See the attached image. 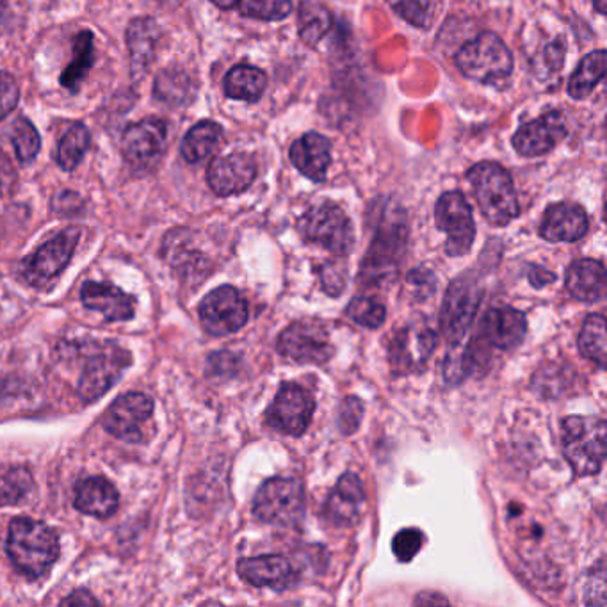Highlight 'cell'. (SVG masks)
Masks as SVG:
<instances>
[{
	"instance_id": "obj_1",
	"label": "cell",
	"mask_w": 607,
	"mask_h": 607,
	"mask_svg": "<svg viewBox=\"0 0 607 607\" xmlns=\"http://www.w3.org/2000/svg\"><path fill=\"white\" fill-rule=\"evenodd\" d=\"M8 554L25 578L40 579L60 558V538L47 524L18 517L10 526Z\"/></svg>"
},
{
	"instance_id": "obj_2",
	"label": "cell",
	"mask_w": 607,
	"mask_h": 607,
	"mask_svg": "<svg viewBox=\"0 0 607 607\" xmlns=\"http://www.w3.org/2000/svg\"><path fill=\"white\" fill-rule=\"evenodd\" d=\"M468 184L485 218L495 227H506L520 215L512 175L498 163H479L467 171Z\"/></svg>"
},
{
	"instance_id": "obj_3",
	"label": "cell",
	"mask_w": 607,
	"mask_h": 607,
	"mask_svg": "<svg viewBox=\"0 0 607 607\" xmlns=\"http://www.w3.org/2000/svg\"><path fill=\"white\" fill-rule=\"evenodd\" d=\"M606 423L597 417H568L563 421V453L573 474L595 476L606 460Z\"/></svg>"
},
{
	"instance_id": "obj_4",
	"label": "cell",
	"mask_w": 607,
	"mask_h": 607,
	"mask_svg": "<svg viewBox=\"0 0 607 607\" xmlns=\"http://www.w3.org/2000/svg\"><path fill=\"white\" fill-rule=\"evenodd\" d=\"M409 240V229L403 219L392 215L382 219L376 227L373 243L360 269V284L379 285L398 273V264L403 257Z\"/></svg>"
},
{
	"instance_id": "obj_5",
	"label": "cell",
	"mask_w": 607,
	"mask_h": 607,
	"mask_svg": "<svg viewBox=\"0 0 607 607\" xmlns=\"http://www.w3.org/2000/svg\"><path fill=\"white\" fill-rule=\"evenodd\" d=\"M456 66L467 79L493 85L513 72V55L498 35L481 33L456 54Z\"/></svg>"
},
{
	"instance_id": "obj_6",
	"label": "cell",
	"mask_w": 607,
	"mask_h": 607,
	"mask_svg": "<svg viewBox=\"0 0 607 607\" xmlns=\"http://www.w3.org/2000/svg\"><path fill=\"white\" fill-rule=\"evenodd\" d=\"M298 232L305 243L315 244L332 254L346 257L353 249V223L339 205H315L307 210L298 221Z\"/></svg>"
},
{
	"instance_id": "obj_7",
	"label": "cell",
	"mask_w": 607,
	"mask_h": 607,
	"mask_svg": "<svg viewBox=\"0 0 607 607\" xmlns=\"http://www.w3.org/2000/svg\"><path fill=\"white\" fill-rule=\"evenodd\" d=\"M254 515L262 522L294 528L305 515V488L298 479L273 478L259 488Z\"/></svg>"
},
{
	"instance_id": "obj_8",
	"label": "cell",
	"mask_w": 607,
	"mask_h": 607,
	"mask_svg": "<svg viewBox=\"0 0 607 607\" xmlns=\"http://www.w3.org/2000/svg\"><path fill=\"white\" fill-rule=\"evenodd\" d=\"M481 293L476 280L460 276L449 285L443 298L440 328L449 343V348H459L467 344L468 332L473 328L474 319L478 314Z\"/></svg>"
},
{
	"instance_id": "obj_9",
	"label": "cell",
	"mask_w": 607,
	"mask_h": 607,
	"mask_svg": "<svg viewBox=\"0 0 607 607\" xmlns=\"http://www.w3.org/2000/svg\"><path fill=\"white\" fill-rule=\"evenodd\" d=\"M276 349L296 364L323 365L334 357L328 330L319 321H298L280 334Z\"/></svg>"
},
{
	"instance_id": "obj_10",
	"label": "cell",
	"mask_w": 607,
	"mask_h": 607,
	"mask_svg": "<svg viewBox=\"0 0 607 607\" xmlns=\"http://www.w3.org/2000/svg\"><path fill=\"white\" fill-rule=\"evenodd\" d=\"M438 230L448 235L445 251L451 257L468 254L476 240V223L467 198L460 191H448L438 198L435 207Z\"/></svg>"
},
{
	"instance_id": "obj_11",
	"label": "cell",
	"mask_w": 607,
	"mask_h": 607,
	"mask_svg": "<svg viewBox=\"0 0 607 607\" xmlns=\"http://www.w3.org/2000/svg\"><path fill=\"white\" fill-rule=\"evenodd\" d=\"M248 304L240 290L223 285L205 296L199 304V319L205 332L215 337L235 334L248 323Z\"/></svg>"
},
{
	"instance_id": "obj_12",
	"label": "cell",
	"mask_w": 607,
	"mask_h": 607,
	"mask_svg": "<svg viewBox=\"0 0 607 607\" xmlns=\"http://www.w3.org/2000/svg\"><path fill=\"white\" fill-rule=\"evenodd\" d=\"M154 413V401L146 393H124L111 404L102 417L107 434L125 442L140 443L145 440V424Z\"/></svg>"
},
{
	"instance_id": "obj_13",
	"label": "cell",
	"mask_w": 607,
	"mask_h": 607,
	"mask_svg": "<svg viewBox=\"0 0 607 607\" xmlns=\"http://www.w3.org/2000/svg\"><path fill=\"white\" fill-rule=\"evenodd\" d=\"M315 401L312 393L296 384H285L276 393L273 404L266 413L269 428L280 434L299 437L309 428L314 415Z\"/></svg>"
},
{
	"instance_id": "obj_14",
	"label": "cell",
	"mask_w": 607,
	"mask_h": 607,
	"mask_svg": "<svg viewBox=\"0 0 607 607\" xmlns=\"http://www.w3.org/2000/svg\"><path fill=\"white\" fill-rule=\"evenodd\" d=\"M79 230L66 229L61 234L55 235L54 240L43 244L35 255L25 259L24 273L25 280L33 287H46L55 276H60L65 271L66 266L74 257L75 246L79 243Z\"/></svg>"
},
{
	"instance_id": "obj_15",
	"label": "cell",
	"mask_w": 607,
	"mask_h": 607,
	"mask_svg": "<svg viewBox=\"0 0 607 607\" xmlns=\"http://www.w3.org/2000/svg\"><path fill=\"white\" fill-rule=\"evenodd\" d=\"M437 346V335L428 324L412 323L398 330L390 343L389 360L398 376L418 373L424 369Z\"/></svg>"
},
{
	"instance_id": "obj_16",
	"label": "cell",
	"mask_w": 607,
	"mask_h": 607,
	"mask_svg": "<svg viewBox=\"0 0 607 607\" xmlns=\"http://www.w3.org/2000/svg\"><path fill=\"white\" fill-rule=\"evenodd\" d=\"M567 121L558 111L524 124L513 135V148L522 157H540L556 148L567 138Z\"/></svg>"
},
{
	"instance_id": "obj_17",
	"label": "cell",
	"mask_w": 607,
	"mask_h": 607,
	"mask_svg": "<svg viewBox=\"0 0 607 607\" xmlns=\"http://www.w3.org/2000/svg\"><path fill=\"white\" fill-rule=\"evenodd\" d=\"M168 141L165 121L148 118L127 127L121 135V154L132 166H145L159 159Z\"/></svg>"
},
{
	"instance_id": "obj_18",
	"label": "cell",
	"mask_w": 607,
	"mask_h": 607,
	"mask_svg": "<svg viewBox=\"0 0 607 607\" xmlns=\"http://www.w3.org/2000/svg\"><path fill=\"white\" fill-rule=\"evenodd\" d=\"M129 362V354L115 346L109 351L91 357L80 376L79 393L82 401L93 403L102 398L118 382Z\"/></svg>"
},
{
	"instance_id": "obj_19",
	"label": "cell",
	"mask_w": 607,
	"mask_h": 607,
	"mask_svg": "<svg viewBox=\"0 0 607 607\" xmlns=\"http://www.w3.org/2000/svg\"><path fill=\"white\" fill-rule=\"evenodd\" d=\"M257 163L248 154H230L212 160L207 170V182L218 196L240 195L254 184Z\"/></svg>"
},
{
	"instance_id": "obj_20",
	"label": "cell",
	"mask_w": 607,
	"mask_h": 607,
	"mask_svg": "<svg viewBox=\"0 0 607 607\" xmlns=\"http://www.w3.org/2000/svg\"><path fill=\"white\" fill-rule=\"evenodd\" d=\"M587 227L590 221L583 207L570 202H561V204L551 205L545 210L540 224V235L551 243H576L586 235Z\"/></svg>"
},
{
	"instance_id": "obj_21",
	"label": "cell",
	"mask_w": 607,
	"mask_h": 607,
	"mask_svg": "<svg viewBox=\"0 0 607 607\" xmlns=\"http://www.w3.org/2000/svg\"><path fill=\"white\" fill-rule=\"evenodd\" d=\"M237 573L251 586L273 587L276 592L296 583L293 565L289 559L279 554L241 559L237 563Z\"/></svg>"
},
{
	"instance_id": "obj_22",
	"label": "cell",
	"mask_w": 607,
	"mask_h": 607,
	"mask_svg": "<svg viewBox=\"0 0 607 607\" xmlns=\"http://www.w3.org/2000/svg\"><path fill=\"white\" fill-rule=\"evenodd\" d=\"M290 163L307 179L323 182L332 165V143L318 132H307L290 146Z\"/></svg>"
},
{
	"instance_id": "obj_23",
	"label": "cell",
	"mask_w": 607,
	"mask_h": 607,
	"mask_svg": "<svg viewBox=\"0 0 607 607\" xmlns=\"http://www.w3.org/2000/svg\"><path fill=\"white\" fill-rule=\"evenodd\" d=\"M86 309L95 310L107 321H129L134 318L135 301L113 284L86 282L80 290Z\"/></svg>"
},
{
	"instance_id": "obj_24",
	"label": "cell",
	"mask_w": 607,
	"mask_h": 607,
	"mask_svg": "<svg viewBox=\"0 0 607 607\" xmlns=\"http://www.w3.org/2000/svg\"><path fill=\"white\" fill-rule=\"evenodd\" d=\"M365 492L357 474H344L330 493L324 515L335 526H351L364 508Z\"/></svg>"
},
{
	"instance_id": "obj_25",
	"label": "cell",
	"mask_w": 607,
	"mask_h": 607,
	"mask_svg": "<svg viewBox=\"0 0 607 607\" xmlns=\"http://www.w3.org/2000/svg\"><path fill=\"white\" fill-rule=\"evenodd\" d=\"M528 334L526 315L512 307L492 309L483 319V335L493 348L513 351Z\"/></svg>"
},
{
	"instance_id": "obj_26",
	"label": "cell",
	"mask_w": 607,
	"mask_h": 607,
	"mask_svg": "<svg viewBox=\"0 0 607 607\" xmlns=\"http://www.w3.org/2000/svg\"><path fill=\"white\" fill-rule=\"evenodd\" d=\"M74 504L75 508L90 517L109 518L118 509L120 495L109 479L93 476L77 483Z\"/></svg>"
},
{
	"instance_id": "obj_27",
	"label": "cell",
	"mask_w": 607,
	"mask_h": 607,
	"mask_svg": "<svg viewBox=\"0 0 607 607\" xmlns=\"http://www.w3.org/2000/svg\"><path fill=\"white\" fill-rule=\"evenodd\" d=\"M567 289L584 304H597L606 296V268L603 262L583 259L573 262L567 271Z\"/></svg>"
},
{
	"instance_id": "obj_28",
	"label": "cell",
	"mask_w": 607,
	"mask_h": 607,
	"mask_svg": "<svg viewBox=\"0 0 607 607\" xmlns=\"http://www.w3.org/2000/svg\"><path fill=\"white\" fill-rule=\"evenodd\" d=\"M160 27L150 16H141L130 22L127 29V46L134 74L145 72L154 63L159 49Z\"/></svg>"
},
{
	"instance_id": "obj_29",
	"label": "cell",
	"mask_w": 607,
	"mask_h": 607,
	"mask_svg": "<svg viewBox=\"0 0 607 607\" xmlns=\"http://www.w3.org/2000/svg\"><path fill=\"white\" fill-rule=\"evenodd\" d=\"M268 77L264 72L251 65H237L223 80L224 95L229 99L257 102L264 95Z\"/></svg>"
},
{
	"instance_id": "obj_30",
	"label": "cell",
	"mask_w": 607,
	"mask_h": 607,
	"mask_svg": "<svg viewBox=\"0 0 607 607\" xmlns=\"http://www.w3.org/2000/svg\"><path fill=\"white\" fill-rule=\"evenodd\" d=\"M221 140H223V129L216 121H199L185 134L180 154L188 163L195 165L215 154L221 145Z\"/></svg>"
},
{
	"instance_id": "obj_31",
	"label": "cell",
	"mask_w": 607,
	"mask_h": 607,
	"mask_svg": "<svg viewBox=\"0 0 607 607\" xmlns=\"http://www.w3.org/2000/svg\"><path fill=\"white\" fill-rule=\"evenodd\" d=\"M334 25L328 8L315 0H305L298 11V33L305 46L315 47Z\"/></svg>"
},
{
	"instance_id": "obj_32",
	"label": "cell",
	"mask_w": 607,
	"mask_h": 607,
	"mask_svg": "<svg viewBox=\"0 0 607 607\" xmlns=\"http://www.w3.org/2000/svg\"><path fill=\"white\" fill-rule=\"evenodd\" d=\"M606 50H595L592 54H587L568 80V95L576 100L592 95V91L606 75Z\"/></svg>"
},
{
	"instance_id": "obj_33",
	"label": "cell",
	"mask_w": 607,
	"mask_h": 607,
	"mask_svg": "<svg viewBox=\"0 0 607 607\" xmlns=\"http://www.w3.org/2000/svg\"><path fill=\"white\" fill-rule=\"evenodd\" d=\"M95 63V46L90 30H80L74 40V60L61 75V86L68 91H77L86 75Z\"/></svg>"
},
{
	"instance_id": "obj_34",
	"label": "cell",
	"mask_w": 607,
	"mask_h": 607,
	"mask_svg": "<svg viewBox=\"0 0 607 607\" xmlns=\"http://www.w3.org/2000/svg\"><path fill=\"white\" fill-rule=\"evenodd\" d=\"M154 95L168 105H184L195 95V85L185 72L168 68L157 75Z\"/></svg>"
},
{
	"instance_id": "obj_35",
	"label": "cell",
	"mask_w": 607,
	"mask_h": 607,
	"mask_svg": "<svg viewBox=\"0 0 607 607\" xmlns=\"http://www.w3.org/2000/svg\"><path fill=\"white\" fill-rule=\"evenodd\" d=\"M578 344L584 359L592 360L600 369L606 367L607 334L606 318L603 314L587 315Z\"/></svg>"
},
{
	"instance_id": "obj_36",
	"label": "cell",
	"mask_w": 607,
	"mask_h": 607,
	"mask_svg": "<svg viewBox=\"0 0 607 607\" xmlns=\"http://www.w3.org/2000/svg\"><path fill=\"white\" fill-rule=\"evenodd\" d=\"M170 237L173 240V244H171L170 249H165L166 255H171V268L182 279H196V282H202L205 274L209 273V260L205 259L204 255L196 249L188 248V243H185V240L180 241L177 237V232H171Z\"/></svg>"
},
{
	"instance_id": "obj_37",
	"label": "cell",
	"mask_w": 607,
	"mask_h": 607,
	"mask_svg": "<svg viewBox=\"0 0 607 607\" xmlns=\"http://www.w3.org/2000/svg\"><path fill=\"white\" fill-rule=\"evenodd\" d=\"M90 148V130L82 124L72 125L57 146V163L65 171H74Z\"/></svg>"
},
{
	"instance_id": "obj_38",
	"label": "cell",
	"mask_w": 607,
	"mask_h": 607,
	"mask_svg": "<svg viewBox=\"0 0 607 607\" xmlns=\"http://www.w3.org/2000/svg\"><path fill=\"white\" fill-rule=\"evenodd\" d=\"M30 488L33 478L24 467L5 468L0 473V506L21 503Z\"/></svg>"
},
{
	"instance_id": "obj_39",
	"label": "cell",
	"mask_w": 607,
	"mask_h": 607,
	"mask_svg": "<svg viewBox=\"0 0 607 607\" xmlns=\"http://www.w3.org/2000/svg\"><path fill=\"white\" fill-rule=\"evenodd\" d=\"M11 143L15 148L16 159L24 165L35 159L41 148L40 134H38L35 125L30 124L27 118H18L13 125Z\"/></svg>"
},
{
	"instance_id": "obj_40",
	"label": "cell",
	"mask_w": 607,
	"mask_h": 607,
	"mask_svg": "<svg viewBox=\"0 0 607 607\" xmlns=\"http://www.w3.org/2000/svg\"><path fill=\"white\" fill-rule=\"evenodd\" d=\"M241 15L257 21H284L290 15L293 4L290 0H237Z\"/></svg>"
},
{
	"instance_id": "obj_41",
	"label": "cell",
	"mask_w": 607,
	"mask_h": 607,
	"mask_svg": "<svg viewBox=\"0 0 607 607\" xmlns=\"http://www.w3.org/2000/svg\"><path fill=\"white\" fill-rule=\"evenodd\" d=\"M348 315L360 326L374 330L384 324L387 312H385V307L379 304L378 299L359 296L349 304Z\"/></svg>"
},
{
	"instance_id": "obj_42",
	"label": "cell",
	"mask_w": 607,
	"mask_h": 607,
	"mask_svg": "<svg viewBox=\"0 0 607 607\" xmlns=\"http://www.w3.org/2000/svg\"><path fill=\"white\" fill-rule=\"evenodd\" d=\"M392 8L404 21L421 29H426L431 24L435 13V0H396Z\"/></svg>"
},
{
	"instance_id": "obj_43",
	"label": "cell",
	"mask_w": 607,
	"mask_h": 607,
	"mask_svg": "<svg viewBox=\"0 0 607 607\" xmlns=\"http://www.w3.org/2000/svg\"><path fill=\"white\" fill-rule=\"evenodd\" d=\"M424 534L418 531V529L410 528L399 531L396 537H393L392 548L396 558L399 561H412L415 556H417L418 551L423 547Z\"/></svg>"
},
{
	"instance_id": "obj_44",
	"label": "cell",
	"mask_w": 607,
	"mask_h": 607,
	"mask_svg": "<svg viewBox=\"0 0 607 607\" xmlns=\"http://www.w3.org/2000/svg\"><path fill=\"white\" fill-rule=\"evenodd\" d=\"M321 285L328 296H340L348 285V269L344 262H326L321 269Z\"/></svg>"
},
{
	"instance_id": "obj_45",
	"label": "cell",
	"mask_w": 607,
	"mask_h": 607,
	"mask_svg": "<svg viewBox=\"0 0 607 607\" xmlns=\"http://www.w3.org/2000/svg\"><path fill=\"white\" fill-rule=\"evenodd\" d=\"M364 403L359 398L344 399L340 404L339 428L344 435H353L364 418Z\"/></svg>"
},
{
	"instance_id": "obj_46",
	"label": "cell",
	"mask_w": 607,
	"mask_h": 607,
	"mask_svg": "<svg viewBox=\"0 0 607 607\" xmlns=\"http://www.w3.org/2000/svg\"><path fill=\"white\" fill-rule=\"evenodd\" d=\"M21 99V90L10 74H0V120L15 111Z\"/></svg>"
},
{
	"instance_id": "obj_47",
	"label": "cell",
	"mask_w": 607,
	"mask_h": 607,
	"mask_svg": "<svg viewBox=\"0 0 607 607\" xmlns=\"http://www.w3.org/2000/svg\"><path fill=\"white\" fill-rule=\"evenodd\" d=\"M409 284L412 294L417 299H426L435 293V276L428 269H413L409 274Z\"/></svg>"
},
{
	"instance_id": "obj_48",
	"label": "cell",
	"mask_w": 607,
	"mask_h": 607,
	"mask_svg": "<svg viewBox=\"0 0 607 607\" xmlns=\"http://www.w3.org/2000/svg\"><path fill=\"white\" fill-rule=\"evenodd\" d=\"M597 578L593 576L587 581L586 586V604H598V606H606V570H604L603 563H598Z\"/></svg>"
},
{
	"instance_id": "obj_49",
	"label": "cell",
	"mask_w": 607,
	"mask_h": 607,
	"mask_svg": "<svg viewBox=\"0 0 607 607\" xmlns=\"http://www.w3.org/2000/svg\"><path fill=\"white\" fill-rule=\"evenodd\" d=\"M565 52H567V47L563 46L559 40L551 43V46L545 49V52H543V63H545L551 74L561 68L563 60H565Z\"/></svg>"
},
{
	"instance_id": "obj_50",
	"label": "cell",
	"mask_w": 607,
	"mask_h": 607,
	"mask_svg": "<svg viewBox=\"0 0 607 607\" xmlns=\"http://www.w3.org/2000/svg\"><path fill=\"white\" fill-rule=\"evenodd\" d=\"M209 367L215 374L234 373L235 367H237V357L232 353H227V351L212 354L209 360Z\"/></svg>"
},
{
	"instance_id": "obj_51",
	"label": "cell",
	"mask_w": 607,
	"mask_h": 607,
	"mask_svg": "<svg viewBox=\"0 0 607 607\" xmlns=\"http://www.w3.org/2000/svg\"><path fill=\"white\" fill-rule=\"evenodd\" d=\"M80 207H82V199L70 191H63L54 202V210L61 215H74Z\"/></svg>"
},
{
	"instance_id": "obj_52",
	"label": "cell",
	"mask_w": 607,
	"mask_h": 607,
	"mask_svg": "<svg viewBox=\"0 0 607 607\" xmlns=\"http://www.w3.org/2000/svg\"><path fill=\"white\" fill-rule=\"evenodd\" d=\"M15 168L11 165V160L8 159V155L0 150V193L10 190L11 185L15 184Z\"/></svg>"
},
{
	"instance_id": "obj_53",
	"label": "cell",
	"mask_w": 607,
	"mask_h": 607,
	"mask_svg": "<svg viewBox=\"0 0 607 607\" xmlns=\"http://www.w3.org/2000/svg\"><path fill=\"white\" fill-rule=\"evenodd\" d=\"M554 273H551L548 269L542 268V266H533L531 271H529V280H531V285L537 287V289H542L547 284H553Z\"/></svg>"
},
{
	"instance_id": "obj_54",
	"label": "cell",
	"mask_w": 607,
	"mask_h": 607,
	"mask_svg": "<svg viewBox=\"0 0 607 607\" xmlns=\"http://www.w3.org/2000/svg\"><path fill=\"white\" fill-rule=\"evenodd\" d=\"M63 604H74V606H88V604H91V606H95V604H99V600L95 597H91L90 593L75 592L72 593L70 597H66Z\"/></svg>"
},
{
	"instance_id": "obj_55",
	"label": "cell",
	"mask_w": 607,
	"mask_h": 607,
	"mask_svg": "<svg viewBox=\"0 0 607 607\" xmlns=\"http://www.w3.org/2000/svg\"><path fill=\"white\" fill-rule=\"evenodd\" d=\"M449 600L445 597H440V595H428V593H423L415 598V604H448Z\"/></svg>"
},
{
	"instance_id": "obj_56",
	"label": "cell",
	"mask_w": 607,
	"mask_h": 607,
	"mask_svg": "<svg viewBox=\"0 0 607 607\" xmlns=\"http://www.w3.org/2000/svg\"><path fill=\"white\" fill-rule=\"evenodd\" d=\"M210 2H215L221 10H232L237 4V0H210Z\"/></svg>"
},
{
	"instance_id": "obj_57",
	"label": "cell",
	"mask_w": 607,
	"mask_h": 607,
	"mask_svg": "<svg viewBox=\"0 0 607 607\" xmlns=\"http://www.w3.org/2000/svg\"><path fill=\"white\" fill-rule=\"evenodd\" d=\"M593 2H595V5H597L598 13H600V15H604V13H606L607 0H593Z\"/></svg>"
},
{
	"instance_id": "obj_58",
	"label": "cell",
	"mask_w": 607,
	"mask_h": 607,
	"mask_svg": "<svg viewBox=\"0 0 607 607\" xmlns=\"http://www.w3.org/2000/svg\"><path fill=\"white\" fill-rule=\"evenodd\" d=\"M163 4H170V2H177V0H159Z\"/></svg>"
}]
</instances>
